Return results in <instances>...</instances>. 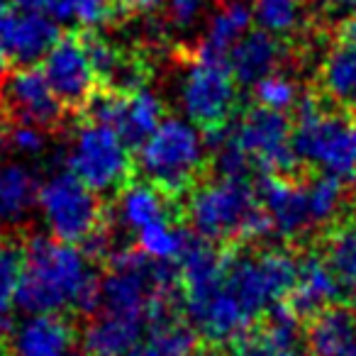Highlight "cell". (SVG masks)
I'll return each instance as SVG.
<instances>
[{
	"instance_id": "1",
	"label": "cell",
	"mask_w": 356,
	"mask_h": 356,
	"mask_svg": "<svg viewBox=\"0 0 356 356\" xmlns=\"http://www.w3.org/2000/svg\"><path fill=\"white\" fill-rule=\"evenodd\" d=\"M98 276L93 261L74 244L35 234L22 244V271L15 305L27 315L37 312L95 310Z\"/></svg>"
},
{
	"instance_id": "2",
	"label": "cell",
	"mask_w": 356,
	"mask_h": 356,
	"mask_svg": "<svg viewBox=\"0 0 356 356\" xmlns=\"http://www.w3.org/2000/svg\"><path fill=\"white\" fill-rule=\"evenodd\" d=\"M186 220L195 237L213 244H249L271 232L249 176H215L188 191Z\"/></svg>"
},
{
	"instance_id": "3",
	"label": "cell",
	"mask_w": 356,
	"mask_h": 356,
	"mask_svg": "<svg viewBox=\"0 0 356 356\" xmlns=\"http://www.w3.org/2000/svg\"><path fill=\"white\" fill-rule=\"evenodd\" d=\"M291 127V149L298 163L344 184L356 181V115L330 105L315 93H300Z\"/></svg>"
},
{
	"instance_id": "4",
	"label": "cell",
	"mask_w": 356,
	"mask_h": 356,
	"mask_svg": "<svg viewBox=\"0 0 356 356\" xmlns=\"http://www.w3.org/2000/svg\"><path fill=\"white\" fill-rule=\"evenodd\" d=\"M205 163V137L193 122L181 118H163L137 147L139 171L168 198L188 193L198 184Z\"/></svg>"
},
{
	"instance_id": "5",
	"label": "cell",
	"mask_w": 356,
	"mask_h": 356,
	"mask_svg": "<svg viewBox=\"0 0 356 356\" xmlns=\"http://www.w3.org/2000/svg\"><path fill=\"white\" fill-rule=\"evenodd\" d=\"M298 273V257L283 247L237 252L232 249L225 288L249 322H259L273 305L286 300Z\"/></svg>"
},
{
	"instance_id": "6",
	"label": "cell",
	"mask_w": 356,
	"mask_h": 356,
	"mask_svg": "<svg viewBox=\"0 0 356 356\" xmlns=\"http://www.w3.org/2000/svg\"><path fill=\"white\" fill-rule=\"evenodd\" d=\"M69 171L95 193H113L127 186L134 173L132 152L113 127L88 120L76 129L69 147Z\"/></svg>"
},
{
	"instance_id": "7",
	"label": "cell",
	"mask_w": 356,
	"mask_h": 356,
	"mask_svg": "<svg viewBox=\"0 0 356 356\" xmlns=\"http://www.w3.org/2000/svg\"><path fill=\"white\" fill-rule=\"evenodd\" d=\"M37 205L51 237L66 244H81L105 222V208L98 193L71 171H59L40 184Z\"/></svg>"
},
{
	"instance_id": "8",
	"label": "cell",
	"mask_w": 356,
	"mask_h": 356,
	"mask_svg": "<svg viewBox=\"0 0 356 356\" xmlns=\"http://www.w3.org/2000/svg\"><path fill=\"white\" fill-rule=\"evenodd\" d=\"M291 127L293 120L288 113L252 105L237 120H229L227 134L254 168L261 173L293 176L300 163L291 149Z\"/></svg>"
},
{
	"instance_id": "9",
	"label": "cell",
	"mask_w": 356,
	"mask_h": 356,
	"mask_svg": "<svg viewBox=\"0 0 356 356\" xmlns=\"http://www.w3.org/2000/svg\"><path fill=\"white\" fill-rule=\"evenodd\" d=\"M178 100L198 129L215 132L225 127L237 105V81L229 74L227 61L193 54L178 86Z\"/></svg>"
},
{
	"instance_id": "10",
	"label": "cell",
	"mask_w": 356,
	"mask_h": 356,
	"mask_svg": "<svg viewBox=\"0 0 356 356\" xmlns=\"http://www.w3.org/2000/svg\"><path fill=\"white\" fill-rule=\"evenodd\" d=\"M83 113H88V120L113 127L124 147L134 152L163 120V103L149 88H137L129 93L98 90Z\"/></svg>"
},
{
	"instance_id": "11",
	"label": "cell",
	"mask_w": 356,
	"mask_h": 356,
	"mask_svg": "<svg viewBox=\"0 0 356 356\" xmlns=\"http://www.w3.org/2000/svg\"><path fill=\"white\" fill-rule=\"evenodd\" d=\"M42 59H44L42 74L66 113H83L100 86L81 37H59Z\"/></svg>"
},
{
	"instance_id": "12",
	"label": "cell",
	"mask_w": 356,
	"mask_h": 356,
	"mask_svg": "<svg viewBox=\"0 0 356 356\" xmlns=\"http://www.w3.org/2000/svg\"><path fill=\"white\" fill-rule=\"evenodd\" d=\"M0 108L15 122H27L44 132H54L64 122V105L49 88L42 69L35 64L17 66L10 76L3 79Z\"/></svg>"
},
{
	"instance_id": "13",
	"label": "cell",
	"mask_w": 356,
	"mask_h": 356,
	"mask_svg": "<svg viewBox=\"0 0 356 356\" xmlns=\"http://www.w3.org/2000/svg\"><path fill=\"white\" fill-rule=\"evenodd\" d=\"M59 25L40 13L0 0V64L30 66L59 40Z\"/></svg>"
},
{
	"instance_id": "14",
	"label": "cell",
	"mask_w": 356,
	"mask_h": 356,
	"mask_svg": "<svg viewBox=\"0 0 356 356\" xmlns=\"http://www.w3.org/2000/svg\"><path fill=\"white\" fill-rule=\"evenodd\" d=\"M257 195L264 213L268 215L271 232L283 239H300L315 229L307 200L305 178L283 176V173H261Z\"/></svg>"
},
{
	"instance_id": "15",
	"label": "cell",
	"mask_w": 356,
	"mask_h": 356,
	"mask_svg": "<svg viewBox=\"0 0 356 356\" xmlns=\"http://www.w3.org/2000/svg\"><path fill=\"white\" fill-rule=\"evenodd\" d=\"M76 330L61 312H37L13 327L8 337L10 356H69Z\"/></svg>"
},
{
	"instance_id": "16",
	"label": "cell",
	"mask_w": 356,
	"mask_h": 356,
	"mask_svg": "<svg viewBox=\"0 0 356 356\" xmlns=\"http://www.w3.org/2000/svg\"><path fill=\"white\" fill-rule=\"evenodd\" d=\"M341 296H344V283L337 278L325 257L307 254L298 259V273L286 302L300 320L310 317L320 307L339 302Z\"/></svg>"
},
{
	"instance_id": "17",
	"label": "cell",
	"mask_w": 356,
	"mask_h": 356,
	"mask_svg": "<svg viewBox=\"0 0 356 356\" xmlns=\"http://www.w3.org/2000/svg\"><path fill=\"white\" fill-rule=\"evenodd\" d=\"M286 47L281 37L266 30H247L227 51V69L237 86H254L259 79L281 69Z\"/></svg>"
},
{
	"instance_id": "18",
	"label": "cell",
	"mask_w": 356,
	"mask_h": 356,
	"mask_svg": "<svg viewBox=\"0 0 356 356\" xmlns=\"http://www.w3.org/2000/svg\"><path fill=\"white\" fill-rule=\"evenodd\" d=\"M312 356H356V307L332 302L305 317Z\"/></svg>"
},
{
	"instance_id": "19",
	"label": "cell",
	"mask_w": 356,
	"mask_h": 356,
	"mask_svg": "<svg viewBox=\"0 0 356 356\" xmlns=\"http://www.w3.org/2000/svg\"><path fill=\"white\" fill-rule=\"evenodd\" d=\"M147 327V322L137 317L93 312L83 330V349L88 356H124Z\"/></svg>"
},
{
	"instance_id": "20",
	"label": "cell",
	"mask_w": 356,
	"mask_h": 356,
	"mask_svg": "<svg viewBox=\"0 0 356 356\" xmlns=\"http://www.w3.org/2000/svg\"><path fill=\"white\" fill-rule=\"evenodd\" d=\"M171 198L149 181H129L120 188L118 220L127 232L137 234L161 220H171Z\"/></svg>"
},
{
	"instance_id": "21",
	"label": "cell",
	"mask_w": 356,
	"mask_h": 356,
	"mask_svg": "<svg viewBox=\"0 0 356 356\" xmlns=\"http://www.w3.org/2000/svg\"><path fill=\"white\" fill-rule=\"evenodd\" d=\"M200 334L176 315L152 322L124 356H198Z\"/></svg>"
},
{
	"instance_id": "22",
	"label": "cell",
	"mask_w": 356,
	"mask_h": 356,
	"mask_svg": "<svg viewBox=\"0 0 356 356\" xmlns=\"http://www.w3.org/2000/svg\"><path fill=\"white\" fill-rule=\"evenodd\" d=\"M37 181L35 171L27 163L8 161L0 166V227H15L37 205Z\"/></svg>"
},
{
	"instance_id": "23",
	"label": "cell",
	"mask_w": 356,
	"mask_h": 356,
	"mask_svg": "<svg viewBox=\"0 0 356 356\" xmlns=\"http://www.w3.org/2000/svg\"><path fill=\"white\" fill-rule=\"evenodd\" d=\"M252 8L247 3H242V0L222 3V8L213 15L208 30H205V37L195 47L193 54L227 61V51L252 27Z\"/></svg>"
},
{
	"instance_id": "24",
	"label": "cell",
	"mask_w": 356,
	"mask_h": 356,
	"mask_svg": "<svg viewBox=\"0 0 356 356\" xmlns=\"http://www.w3.org/2000/svg\"><path fill=\"white\" fill-rule=\"evenodd\" d=\"M320 86L332 103L356 105V42L341 37L320 69Z\"/></svg>"
},
{
	"instance_id": "25",
	"label": "cell",
	"mask_w": 356,
	"mask_h": 356,
	"mask_svg": "<svg viewBox=\"0 0 356 356\" xmlns=\"http://www.w3.org/2000/svg\"><path fill=\"white\" fill-rule=\"evenodd\" d=\"M22 271V244L13 234L0 232V339L13 332V302Z\"/></svg>"
},
{
	"instance_id": "26",
	"label": "cell",
	"mask_w": 356,
	"mask_h": 356,
	"mask_svg": "<svg viewBox=\"0 0 356 356\" xmlns=\"http://www.w3.org/2000/svg\"><path fill=\"white\" fill-rule=\"evenodd\" d=\"M325 261L344 286L356 288V218L339 220L325 237Z\"/></svg>"
},
{
	"instance_id": "27",
	"label": "cell",
	"mask_w": 356,
	"mask_h": 356,
	"mask_svg": "<svg viewBox=\"0 0 356 356\" xmlns=\"http://www.w3.org/2000/svg\"><path fill=\"white\" fill-rule=\"evenodd\" d=\"M344 186H346L344 181H339L334 176H327V173H317L312 178H305L310 215L315 227H330L339 218L346 200Z\"/></svg>"
},
{
	"instance_id": "28",
	"label": "cell",
	"mask_w": 356,
	"mask_h": 356,
	"mask_svg": "<svg viewBox=\"0 0 356 356\" xmlns=\"http://www.w3.org/2000/svg\"><path fill=\"white\" fill-rule=\"evenodd\" d=\"M188 229H181L171 225V220H161L149 227L137 232V249L147 257L156 259V261H178V257L184 254L186 244L191 239Z\"/></svg>"
},
{
	"instance_id": "29",
	"label": "cell",
	"mask_w": 356,
	"mask_h": 356,
	"mask_svg": "<svg viewBox=\"0 0 356 356\" xmlns=\"http://www.w3.org/2000/svg\"><path fill=\"white\" fill-rule=\"evenodd\" d=\"M252 17L276 37H288L302 25V0H252Z\"/></svg>"
},
{
	"instance_id": "30",
	"label": "cell",
	"mask_w": 356,
	"mask_h": 356,
	"mask_svg": "<svg viewBox=\"0 0 356 356\" xmlns=\"http://www.w3.org/2000/svg\"><path fill=\"white\" fill-rule=\"evenodd\" d=\"M252 88H254V100H257V105L281 110V113L293 110L298 98H300V86L296 83V79L281 74V71H273V74L259 79Z\"/></svg>"
},
{
	"instance_id": "31",
	"label": "cell",
	"mask_w": 356,
	"mask_h": 356,
	"mask_svg": "<svg viewBox=\"0 0 356 356\" xmlns=\"http://www.w3.org/2000/svg\"><path fill=\"white\" fill-rule=\"evenodd\" d=\"M232 344H234V356H286L291 351L281 341L273 339L264 325L249 327Z\"/></svg>"
},
{
	"instance_id": "32",
	"label": "cell",
	"mask_w": 356,
	"mask_h": 356,
	"mask_svg": "<svg viewBox=\"0 0 356 356\" xmlns=\"http://www.w3.org/2000/svg\"><path fill=\"white\" fill-rule=\"evenodd\" d=\"M113 0H76L74 22H79L86 30H98V27L108 25L115 17Z\"/></svg>"
},
{
	"instance_id": "33",
	"label": "cell",
	"mask_w": 356,
	"mask_h": 356,
	"mask_svg": "<svg viewBox=\"0 0 356 356\" xmlns=\"http://www.w3.org/2000/svg\"><path fill=\"white\" fill-rule=\"evenodd\" d=\"M17 8L30 13H40V15L59 22H74V10H76V0H10Z\"/></svg>"
},
{
	"instance_id": "34",
	"label": "cell",
	"mask_w": 356,
	"mask_h": 356,
	"mask_svg": "<svg viewBox=\"0 0 356 356\" xmlns=\"http://www.w3.org/2000/svg\"><path fill=\"white\" fill-rule=\"evenodd\" d=\"M205 0H168V20L178 30H191L198 22Z\"/></svg>"
},
{
	"instance_id": "35",
	"label": "cell",
	"mask_w": 356,
	"mask_h": 356,
	"mask_svg": "<svg viewBox=\"0 0 356 356\" xmlns=\"http://www.w3.org/2000/svg\"><path fill=\"white\" fill-rule=\"evenodd\" d=\"M163 0H113V6L118 13L124 15H137V13H152L161 6Z\"/></svg>"
},
{
	"instance_id": "36",
	"label": "cell",
	"mask_w": 356,
	"mask_h": 356,
	"mask_svg": "<svg viewBox=\"0 0 356 356\" xmlns=\"http://www.w3.org/2000/svg\"><path fill=\"white\" fill-rule=\"evenodd\" d=\"M310 3L320 8V10L339 13V10H346V8H351L356 0H310Z\"/></svg>"
},
{
	"instance_id": "37",
	"label": "cell",
	"mask_w": 356,
	"mask_h": 356,
	"mask_svg": "<svg viewBox=\"0 0 356 356\" xmlns=\"http://www.w3.org/2000/svg\"><path fill=\"white\" fill-rule=\"evenodd\" d=\"M356 6V3H354ZM341 37H346V40H351V42H356V8H354V13H351V17L349 20L341 25Z\"/></svg>"
},
{
	"instance_id": "38",
	"label": "cell",
	"mask_w": 356,
	"mask_h": 356,
	"mask_svg": "<svg viewBox=\"0 0 356 356\" xmlns=\"http://www.w3.org/2000/svg\"><path fill=\"white\" fill-rule=\"evenodd\" d=\"M0 356H10V349H8V339H0Z\"/></svg>"
},
{
	"instance_id": "39",
	"label": "cell",
	"mask_w": 356,
	"mask_h": 356,
	"mask_svg": "<svg viewBox=\"0 0 356 356\" xmlns=\"http://www.w3.org/2000/svg\"><path fill=\"white\" fill-rule=\"evenodd\" d=\"M286 356H307V354H302V351H298V349H291ZM310 356H312V354H310Z\"/></svg>"
},
{
	"instance_id": "40",
	"label": "cell",
	"mask_w": 356,
	"mask_h": 356,
	"mask_svg": "<svg viewBox=\"0 0 356 356\" xmlns=\"http://www.w3.org/2000/svg\"><path fill=\"white\" fill-rule=\"evenodd\" d=\"M3 79H6V71H3V64H0V88H3Z\"/></svg>"
},
{
	"instance_id": "41",
	"label": "cell",
	"mask_w": 356,
	"mask_h": 356,
	"mask_svg": "<svg viewBox=\"0 0 356 356\" xmlns=\"http://www.w3.org/2000/svg\"><path fill=\"white\" fill-rule=\"evenodd\" d=\"M198 356H208V354H198ZM210 356H218V354H210Z\"/></svg>"
},
{
	"instance_id": "42",
	"label": "cell",
	"mask_w": 356,
	"mask_h": 356,
	"mask_svg": "<svg viewBox=\"0 0 356 356\" xmlns=\"http://www.w3.org/2000/svg\"><path fill=\"white\" fill-rule=\"evenodd\" d=\"M220 3H229V0H220Z\"/></svg>"
}]
</instances>
